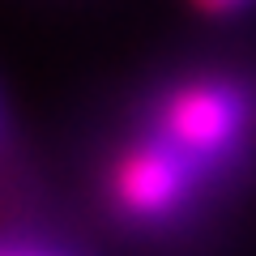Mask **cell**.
I'll return each mask as SVG.
<instances>
[{
    "mask_svg": "<svg viewBox=\"0 0 256 256\" xmlns=\"http://www.w3.org/2000/svg\"><path fill=\"white\" fill-rule=\"evenodd\" d=\"M90 192L102 226L150 252L196 244L226 214L218 192L141 124L107 146Z\"/></svg>",
    "mask_w": 256,
    "mask_h": 256,
    "instance_id": "1",
    "label": "cell"
},
{
    "mask_svg": "<svg viewBox=\"0 0 256 256\" xmlns=\"http://www.w3.org/2000/svg\"><path fill=\"white\" fill-rule=\"evenodd\" d=\"M141 128L175 150L222 205H235L256 171V94L218 68L180 73L141 102Z\"/></svg>",
    "mask_w": 256,
    "mask_h": 256,
    "instance_id": "2",
    "label": "cell"
},
{
    "mask_svg": "<svg viewBox=\"0 0 256 256\" xmlns=\"http://www.w3.org/2000/svg\"><path fill=\"white\" fill-rule=\"evenodd\" d=\"M188 4L201 13V18H235V13L252 9L256 0H188Z\"/></svg>",
    "mask_w": 256,
    "mask_h": 256,
    "instance_id": "3",
    "label": "cell"
},
{
    "mask_svg": "<svg viewBox=\"0 0 256 256\" xmlns=\"http://www.w3.org/2000/svg\"><path fill=\"white\" fill-rule=\"evenodd\" d=\"M0 256H64V252H52L38 244H0Z\"/></svg>",
    "mask_w": 256,
    "mask_h": 256,
    "instance_id": "4",
    "label": "cell"
}]
</instances>
